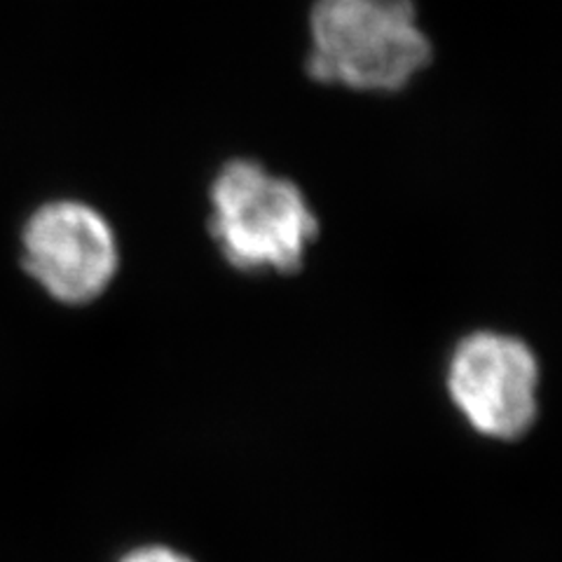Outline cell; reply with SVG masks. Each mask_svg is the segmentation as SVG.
<instances>
[{"label": "cell", "mask_w": 562, "mask_h": 562, "mask_svg": "<svg viewBox=\"0 0 562 562\" xmlns=\"http://www.w3.org/2000/svg\"><path fill=\"white\" fill-rule=\"evenodd\" d=\"M206 225L221 258L241 274H293L319 237L303 188L251 157L214 173Z\"/></svg>", "instance_id": "6da1fadb"}, {"label": "cell", "mask_w": 562, "mask_h": 562, "mask_svg": "<svg viewBox=\"0 0 562 562\" xmlns=\"http://www.w3.org/2000/svg\"><path fill=\"white\" fill-rule=\"evenodd\" d=\"M307 76L351 92L396 94L431 64L413 0H316Z\"/></svg>", "instance_id": "7a4b0ae2"}, {"label": "cell", "mask_w": 562, "mask_h": 562, "mask_svg": "<svg viewBox=\"0 0 562 562\" xmlns=\"http://www.w3.org/2000/svg\"><path fill=\"white\" fill-rule=\"evenodd\" d=\"M20 262L35 286L66 307L97 303L115 284L122 251L115 225L78 198L35 206L20 235Z\"/></svg>", "instance_id": "3957f363"}, {"label": "cell", "mask_w": 562, "mask_h": 562, "mask_svg": "<svg viewBox=\"0 0 562 562\" xmlns=\"http://www.w3.org/2000/svg\"><path fill=\"white\" fill-rule=\"evenodd\" d=\"M446 390L471 431L492 441H518L539 417L541 366L522 338L473 330L450 351Z\"/></svg>", "instance_id": "277c9868"}, {"label": "cell", "mask_w": 562, "mask_h": 562, "mask_svg": "<svg viewBox=\"0 0 562 562\" xmlns=\"http://www.w3.org/2000/svg\"><path fill=\"white\" fill-rule=\"evenodd\" d=\"M117 562H195V560L171 547H165V543H144V547L127 551Z\"/></svg>", "instance_id": "5b68a950"}]
</instances>
